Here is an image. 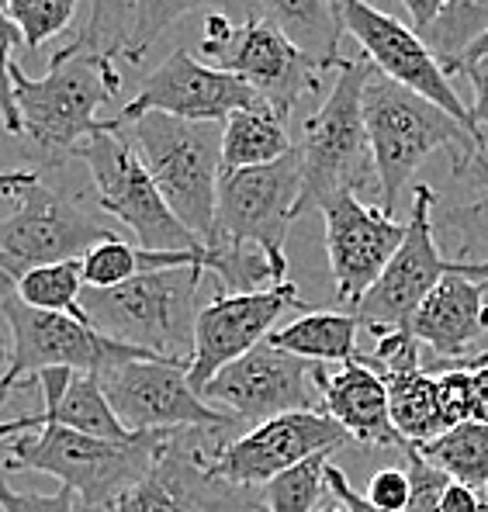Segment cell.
I'll return each mask as SVG.
<instances>
[{
	"mask_svg": "<svg viewBox=\"0 0 488 512\" xmlns=\"http://www.w3.org/2000/svg\"><path fill=\"white\" fill-rule=\"evenodd\" d=\"M11 80L21 135H28V146H32L28 153L42 167H59L73 160L80 142L122 125V118H111V122L97 118V108L122 90V73L115 70V59L97 56L77 39L52 52L49 70L42 77H28L14 63Z\"/></svg>",
	"mask_w": 488,
	"mask_h": 512,
	"instance_id": "obj_1",
	"label": "cell"
},
{
	"mask_svg": "<svg viewBox=\"0 0 488 512\" xmlns=\"http://www.w3.org/2000/svg\"><path fill=\"white\" fill-rule=\"evenodd\" d=\"M437 381H440V412H444V426L454 429L468 423L475 416V381L471 371L461 360H440L437 357Z\"/></svg>",
	"mask_w": 488,
	"mask_h": 512,
	"instance_id": "obj_36",
	"label": "cell"
},
{
	"mask_svg": "<svg viewBox=\"0 0 488 512\" xmlns=\"http://www.w3.org/2000/svg\"><path fill=\"white\" fill-rule=\"evenodd\" d=\"M364 122L371 135L374 170H378V205L388 215L402 208L412 177L430 156L450 153V167L461 173L482 149L471 128H464L440 104L426 101L416 90L374 73L364 90Z\"/></svg>",
	"mask_w": 488,
	"mask_h": 512,
	"instance_id": "obj_2",
	"label": "cell"
},
{
	"mask_svg": "<svg viewBox=\"0 0 488 512\" xmlns=\"http://www.w3.org/2000/svg\"><path fill=\"white\" fill-rule=\"evenodd\" d=\"M485 353H488V350H485Z\"/></svg>",
	"mask_w": 488,
	"mask_h": 512,
	"instance_id": "obj_54",
	"label": "cell"
},
{
	"mask_svg": "<svg viewBox=\"0 0 488 512\" xmlns=\"http://www.w3.org/2000/svg\"><path fill=\"white\" fill-rule=\"evenodd\" d=\"M457 243V260H488V191L437 218Z\"/></svg>",
	"mask_w": 488,
	"mask_h": 512,
	"instance_id": "obj_35",
	"label": "cell"
},
{
	"mask_svg": "<svg viewBox=\"0 0 488 512\" xmlns=\"http://www.w3.org/2000/svg\"><path fill=\"white\" fill-rule=\"evenodd\" d=\"M225 122H184L170 115H142L132 122V142L160 194L201 243L215 232L222 184Z\"/></svg>",
	"mask_w": 488,
	"mask_h": 512,
	"instance_id": "obj_6",
	"label": "cell"
},
{
	"mask_svg": "<svg viewBox=\"0 0 488 512\" xmlns=\"http://www.w3.org/2000/svg\"><path fill=\"white\" fill-rule=\"evenodd\" d=\"M464 367L471 371V381H475V416L478 423H488V353H475V357H464Z\"/></svg>",
	"mask_w": 488,
	"mask_h": 512,
	"instance_id": "obj_44",
	"label": "cell"
},
{
	"mask_svg": "<svg viewBox=\"0 0 488 512\" xmlns=\"http://www.w3.org/2000/svg\"><path fill=\"white\" fill-rule=\"evenodd\" d=\"M461 73L471 80V90H475V101H471V118H475V128H478V139H482V146H488V56L461 63Z\"/></svg>",
	"mask_w": 488,
	"mask_h": 512,
	"instance_id": "obj_41",
	"label": "cell"
},
{
	"mask_svg": "<svg viewBox=\"0 0 488 512\" xmlns=\"http://www.w3.org/2000/svg\"><path fill=\"white\" fill-rule=\"evenodd\" d=\"M39 177V170H14V173H0V198H14L25 184Z\"/></svg>",
	"mask_w": 488,
	"mask_h": 512,
	"instance_id": "obj_48",
	"label": "cell"
},
{
	"mask_svg": "<svg viewBox=\"0 0 488 512\" xmlns=\"http://www.w3.org/2000/svg\"><path fill=\"white\" fill-rule=\"evenodd\" d=\"M0 315H4L7 336H11V364H7L4 374H11L14 381H28L42 371H73L90 374V378H108L115 367L153 357L146 350L108 340L90 322H80L73 315L28 308L18 295L4 298Z\"/></svg>",
	"mask_w": 488,
	"mask_h": 512,
	"instance_id": "obj_12",
	"label": "cell"
},
{
	"mask_svg": "<svg viewBox=\"0 0 488 512\" xmlns=\"http://www.w3.org/2000/svg\"><path fill=\"white\" fill-rule=\"evenodd\" d=\"M80 0H4L7 18L18 25L25 49L39 52L45 42L56 39L59 32H66L77 14Z\"/></svg>",
	"mask_w": 488,
	"mask_h": 512,
	"instance_id": "obj_34",
	"label": "cell"
},
{
	"mask_svg": "<svg viewBox=\"0 0 488 512\" xmlns=\"http://www.w3.org/2000/svg\"><path fill=\"white\" fill-rule=\"evenodd\" d=\"M177 433V429H174ZM170 433H135L129 440H101L63 423H49L35 433H21L7 447V471L52 474L59 485L73 488L87 509L118 499L156 471Z\"/></svg>",
	"mask_w": 488,
	"mask_h": 512,
	"instance_id": "obj_4",
	"label": "cell"
},
{
	"mask_svg": "<svg viewBox=\"0 0 488 512\" xmlns=\"http://www.w3.org/2000/svg\"><path fill=\"white\" fill-rule=\"evenodd\" d=\"M201 447V429H177L170 433V443L163 450L156 471L146 481H139L118 499L90 512H194L191 495H187V471Z\"/></svg>",
	"mask_w": 488,
	"mask_h": 512,
	"instance_id": "obj_23",
	"label": "cell"
},
{
	"mask_svg": "<svg viewBox=\"0 0 488 512\" xmlns=\"http://www.w3.org/2000/svg\"><path fill=\"white\" fill-rule=\"evenodd\" d=\"M336 84L319 104V111L302 125L298 153H302V198L295 218L322 212L336 194H378L371 135L364 122V90L374 80V63L367 56L343 59L336 66Z\"/></svg>",
	"mask_w": 488,
	"mask_h": 512,
	"instance_id": "obj_3",
	"label": "cell"
},
{
	"mask_svg": "<svg viewBox=\"0 0 488 512\" xmlns=\"http://www.w3.org/2000/svg\"><path fill=\"white\" fill-rule=\"evenodd\" d=\"M104 239H115V232L45 184L39 173L14 194V212L0 218V305L25 274L49 263L80 260Z\"/></svg>",
	"mask_w": 488,
	"mask_h": 512,
	"instance_id": "obj_8",
	"label": "cell"
},
{
	"mask_svg": "<svg viewBox=\"0 0 488 512\" xmlns=\"http://www.w3.org/2000/svg\"><path fill=\"white\" fill-rule=\"evenodd\" d=\"M367 502L385 512H405L409 509V495H412V485H409V474L399 471V468H385L371 478L367 485Z\"/></svg>",
	"mask_w": 488,
	"mask_h": 512,
	"instance_id": "obj_40",
	"label": "cell"
},
{
	"mask_svg": "<svg viewBox=\"0 0 488 512\" xmlns=\"http://www.w3.org/2000/svg\"><path fill=\"white\" fill-rule=\"evenodd\" d=\"M80 260H84V284L90 291L118 288V284L153 270V253L142 250V246L125 243V239H118V236L97 243L94 250L84 253Z\"/></svg>",
	"mask_w": 488,
	"mask_h": 512,
	"instance_id": "obj_33",
	"label": "cell"
},
{
	"mask_svg": "<svg viewBox=\"0 0 488 512\" xmlns=\"http://www.w3.org/2000/svg\"><path fill=\"white\" fill-rule=\"evenodd\" d=\"M0 509L4 512H90L73 488L59 485L56 492H18L0 478Z\"/></svg>",
	"mask_w": 488,
	"mask_h": 512,
	"instance_id": "obj_39",
	"label": "cell"
},
{
	"mask_svg": "<svg viewBox=\"0 0 488 512\" xmlns=\"http://www.w3.org/2000/svg\"><path fill=\"white\" fill-rule=\"evenodd\" d=\"M488 32V0H447L440 18L423 32L444 70H461L464 52Z\"/></svg>",
	"mask_w": 488,
	"mask_h": 512,
	"instance_id": "obj_30",
	"label": "cell"
},
{
	"mask_svg": "<svg viewBox=\"0 0 488 512\" xmlns=\"http://www.w3.org/2000/svg\"><path fill=\"white\" fill-rule=\"evenodd\" d=\"M267 104L246 80L208 66L191 49H174L146 80L139 94L122 108V122L132 125L142 115H170L184 122H229L236 111Z\"/></svg>",
	"mask_w": 488,
	"mask_h": 512,
	"instance_id": "obj_16",
	"label": "cell"
},
{
	"mask_svg": "<svg viewBox=\"0 0 488 512\" xmlns=\"http://www.w3.org/2000/svg\"><path fill=\"white\" fill-rule=\"evenodd\" d=\"M340 14H343V28L354 35V42L364 49V56L371 59L381 77L395 80V84L423 94L426 101L440 104L447 115H454L464 128H471L478 139L471 108L461 101V94L447 80L444 63L423 42V35L416 28L392 18V14L378 11L367 0H340Z\"/></svg>",
	"mask_w": 488,
	"mask_h": 512,
	"instance_id": "obj_15",
	"label": "cell"
},
{
	"mask_svg": "<svg viewBox=\"0 0 488 512\" xmlns=\"http://www.w3.org/2000/svg\"><path fill=\"white\" fill-rule=\"evenodd\" d=\"M260 18L281 28L291 42L322 66H340V39H343V14L340 0H257Z\"/></svg>",
	"mask_w": 488,
	"mask_h": 512,
	"instance_id": "obj_24",
	"label": "cell"
},
{
	"mask_svg": "<svg viewBox=\"0 0 488 512\" xmlns=\"http://www.w3.org/2000/svg\"><path fill=\"white\" fill-rule=\"evenodd\" d=\"M405 457H409V485H412V495H409V509L405 512H440V502H444V492L450 488V474H444L437 464H430L416 447H405Z\"/></svg>",
	"mask_w": 488,
	"mask_h": 512,
	"instance_id": "obj_37",
	"label": "cell"
},
{
	"mask_svg": "<svg viewBox=\"0 0 488 512\" xmlns=\"http://www.w3.org/2000/svg\"><path fill=\"white\" fill-rule=\"evenodd\" d=\"M4 329H7V322H4V315H0V367L7 371V364H11V336H4Z\"/></svg>",
	"mask_w": 488,
	"mask_h": 512,
	"instance_id": "obj_49",
	"label": "cell"
},
{
	"mask_svg": "<svg viewBox=\"0 0 488 512\" xmlns=\"http://www.w3.org/2000/svg\"><path fill=\"white\" fill-rule=\"evenodd\" d=\"M122 128L125 122L108 128V132L90 135L73 153V160H80L87 167L97 208L118 218L135 236V243L149 253L201 250L205 243L170 212L167 198L160 194L156 180L149 177V170L142 167L139 153L122 135Z\"/></svg>",
	"mask_w": 488,
	"mask_h": 512,
	"instance_id": "obj_7",
	"label": "cell"
},
{
	"mask_svg": "<svg viewBox=\"0 0 488 512\" xmlns=\"http://www.w3.org/2000/svg\"><path fill=\"white\" fill-rule=\"evenodd\" d=\"M488 274H447L412 315L409 333L440 360H464L488 333Z\"/></svg>",
	"mask_w": 488,
	"mask_h": 512,
	"instance_id": "obj_21",
	"label": "cell"
},
{
	"mask_svg": "<svg viewBox=\"0 0 488 512\" xmlns=\"http://www.w3.org/2000/svg\"><path fill=\"white\" fill-rule=\"evenodd\" d=\"M457 177H461L468 187H482V191H488V146L478 149V153L471 156V163L457 173Z\"/></svg>",
	"mask_w": 488,
	"mask_h": 512,
	"instance_id": "obj_47",
	"label": "cell"
},
{
	"mask_svg": "<svg viewBox=\"0 0 488 512\" xmlns=\"http://www.w3.org/2000/svg\"><path fill=\"white\" fill-rule=\"evenodd\" d=\"M215 7V14H243V18H257V0H139V11H135V25H132V39L125 49V63L139 66L146 59V52L153 49V42L167 32L170 25H177L180 18L194 11H205Z\"/></svg>",
	"mask_w": 488,
	"mask_h": 512,
	"instance_id": "obj_28",
	"label": "cell"
},
{
	"mask_svg": "<svg viewBox=\"0 0 488 512\" xmlns=\"http://www.w3.org/2000/svg\"><path fill=\"white\" fill-rule=\"evenodd\" d=\"M347 440V429L333 423L326 412H288L232 436L205 471L229 485L264 488L277 474L291 471L315 454H333Z\"/></svg>",
	"mask_w": 488,
	"mask_h": 512,
	"instance_id": "obj_17",
	"label": "cell"
},
{
	"mask_svg": "<svg viewBox=\"0 0 488 512\" xmlns=\"http://www.w3.org/2000/svg\"><path fill=\"white\" fill-rule=\"evenodd\" d=\"M191 364L142 357L101 378L111 409L129 433H174V429H232V416L212 409L191 384Z\"/></svg>",
	"mask_w": 488,
	"mask_h": 512,
	"instance_id": "obj_13",
	"label": "cell"
},
{
	"mask_svg": "<svg viewBox=\"0 0 488 512\" xmlns=\"http://www.w3.org/2000/svg\"><path fill=\"white\" fill-rule=\"evenodd\" d=\"M291 135L284 118L277 115L270 104L260 108H246L225 122L222 128V170H250L267 167L291 153Z\"/></svg>",
	"mask_w": 488,
	"mask_h": 512,
	"instance_id": "obj_26",
	"label": "cell"
},
{
	"mask_svg": "<svg viewBox=\"0 0 488 512\" xmlns=\"http://www.w3.org/2000/svg\"><path fill=\"white\" fill-rule=\"evenodd\" d=\"M18 388H25L21 381H14L11 374H0V405L7 402V395L11 391H18ZM45 426V412H32V416H18V419H11V423H0V440H11V436H21V433H28V429H42Z\"/></svg>",
	"mask_w": 488,
	"mask_h": 512,
	"instance_id": "obj_42",
	"label": "cell"
},
{
	"mask_svg": "<svg viewBox=\"0 0 488 512\" xmlns=\"http://www.w3.org/2000/svg\"><path fill=\"white\" fill-rule=\"evenodd\" d=\"M485 512H488V495H485Z\"/></svg>",
	"mask_w": 488,
	"mask_h": 512,
	"instance_id": "obj_52",
	"label": "cell"
},
{
	"mask_svg": "<svg viewBox=\"0 0 488 512\" xmlns=\"http://www.w3.org/2000/svg\"><path fill=\"white\" fill-rule=\"evenodd\" d=\"M440 512H485V495L461 485V481H450L444 502H440Z\"/></svg>",
	"mask_w": 488,
	"mask_h": 512,
	"instance_id": "obj_45",
	"label": "cell"
},
{
	"mask_svg": "<svg viewBox=\"0 0 488 512\" xmlns=\"http://www.w3.org/2000/svg\"><path fill=\"white\" fill-rule=\"evenodd\" d=\"M402 4H405V11H409V18H412V28L423 35L426 28L440 18V11L447 7V0H402Z\"/></svg>",
	"mask_w": 488,
	"mask_h": 512,
	"instance_id": "obj_46",
	"label": "cell"
},
{
	"mask_svg": "<svg viewBox=\"0 0 488 512\" xmlns=\"http://www.w3.org/2000/svg\"><path fill=\"white\" fill-rule=\"evenodd\" d=\"M416 450L454 481L488 495V423L468 419Z\"/></svg>",
	"mask_w": 488,
	"mask_h": 512,
	"instance_id": "obj_27",
	"label": "cell"
},
{
	"mask_svg": "<svg viewBox=\"0 0 488 512\" xmlns=\"http://www.w3.org/2000/svg\"><path fill=\"white\" fill-rule=\"evenodd\" d=\"M329 454H315L309 461L295 464L291 471L267 481L264 492L267 512H319L322 495L329 492Z\"/></svg>",
	"mask_w": 488,
	"mask_h": 512,
	"instance_id": "obj_31",
	"label": "cell"
},
{
	"mask_svg": "<svg viewBox=\"0 0 488 512\" xmlns=\"http://www.w3.org/2000/svg\"><path fill=\"white\" fill-rule=\"evenodd\" d=\"M315 388L322 395V412L347 429L350 440L364 447H409L392 423L388 388L378 374L360 360L340 364L333 374L315 364Z\"/></svg>",
	"mask_w": 488,
	"mask_h": 512,
	"instance_id": "obj_22",
	"label": "cell"
},
{
	"mask_svg": "<svg viewBox=\"0 0 488 512\" xmlns=\"http://www.w3.org/2000/svg\"><path fill=\"white\" fill-rule=\"evenodd\" d=\"M326 256L336 281V301L350 312L367 298L405 243L409 222H399L381 205H364L357 194H336L322 205Z\"/></svg>",
	"mask_w": 488,
	"mask_h": 512,
	"instance_id": "obj_18",
	"label": "cell"
},
{
	"mask_svg": "<svg viewBox=\"0 0 488 512\" xmlns=\"http://www.w3.org/2000/svg\"><path fill=\"white\" fill-rule=\"evenodd\" d=\"M135 11H139V0H90L87 25L73 39L104 59L125 56L132 39Z\"/></svg>",
	"mask_w": 488,
	"mask_h": 512,
	"instance_id": "obj_32",
	"label": "cell"
},
{
	"mask_svg": "<svg viewBox=\"0 0 488 512\" xmlns=\"http://www.w3.org/2000/svg\"><path fill=\"white\" fill-rule=\"evenodd\" d=\"M288 308H309L302 305L295 284H277L267 291H253V295H215L198 312V329H194V357H191V384L194 391H205V384L229 367L232 360L246 357L267 343L274 333V322L281 319Z\"/></svg>",
	"mask_w": 488,
	"mask_h": 512,
	"instance_id": "obj_19",
	"label": "cell"
},
{
	"mask_svg": "<svg viewBox=\"0 0 488 512\" xmlns=\"http://www.w3.org/2000/svg\"><path fill=\"white\" fill-rule=\"evenodd\" d=\"M326 478H329V492H333V499H340L350 512H385V509L371 506V502H367V495H360L357 488L347 481V474L336 468V464H329Z\"/></svg>",
	"mask_w": 488,
	"mask_h": 512,
	"instance_id": "obj_43",
	"label": "cell"
},
{
	"mask_svg": "<svg viewBox=\"0 0 488 512\" xmlns=\"http://www.w3.org/2000/svg\"><path fill=\"white\" fill-rule=\"evenodd\" d=\"M485 56H488V32H485L482 39H478L475 45H471L468 52H464V59H461V63H468V59H485Z\"/></svg>",
	"mask_w": 488,
	"mask_h": 512,
	"instance_id": "obj_50",
	"label": "cell"
},
{
	"mask_svg": "<svg viewBox=\"0 0 488 512\" xmlns=\"http://www.w3.org/2000/svg\"><path fill=\"white\" fill-rule=\"evenodd\" d=\"M201 56L212 59L219 70L246 80L284 122L305 94L319 90V73L326 70L260 14L246 21L208 14Z\"/></svg>",
	"mask_w": 488,
	"mask_h": 512,
	"instance_id": "obj_10",
	"label": "cell"
},
{
	"mask_svg": "<svg viewBox=\"0 0 488 512\" xmlns=\"http://www.w3.org/2000/svg\"><path fill=\"white\" fill-rule=\"evenodd\" d=\"M302 198V153L298 146L284 160L267 167L222 173L219 212H215L212 243L257 246L267 253L277 284H288V229Z\"/></svg>",
	"mask_w": 488,
	"mask_h": 512,
	"instance_id": "obj_11",
	"label": "cell"
},
{
	"mask_svg": "<svg viewBox=\"0 0 488 512\" xmlns=\"http://www.w3.org/2000/svg\"><path fill=\"white\" fill-rule=\"evenodd\" d=\"M25 45L18 25L7 18V11L0 7V118H4L7 132L21 135V115H18V101H14V80H11V66H14V49Z\"/></svg>",
	"mask_w": 488,
	"mask_h": 512,
	"instance_id": "obj_38",
	"label": "cell"
},
{
	"mask_svg": "<svg viewBox=\"0 0 488 512\" xmlns=\"http://www.w3.org/2000/svg\"><path fill=\"white\" fill-rule=\"evenodd\" d=\"M84 291V260H63L25 274L18 288H14V295L25 301L28 308H39V312L73 315L80 322H90L84 305H80Z\"/></svg>",
	"mask_w": 488,
	"mask_h": 512,
	"instance_id": "obj_29",
	"label": "cell"
},
{
	"mask_svg": "<svg viewBox=\"0 0 488 512\" xmlns=\"http://www.w3.org/2000/svg\"><path fill=\"white\" fill-rule=\"evenodd\" d=\"M315 391V364L274 343H260L246 357L222 367L205 384L201 398L239 426L253 429L288 412H312L319 402Z\"/></svg>",
	"mask_w": 488,
	"mask_h": 512,
	"instance_id": "obj_14",
	"label": "cell"
},
{
	"mask_svg": "<svg viewBox=\"0 0 488 512\" xmlns=\"http://www.w3.org/2000/svg\"><path fill=\"white\" fill-rule=\"evenodd\" d=\"M201 267L146 270L108 291H84L90 326L108 340L146 350L163 360L191 364L194 329H198Z\"/></svg>",
	"mask_w": 488,
	"mask_h": 512,
	"instance_id": "obj_5",
	"label": "cell"
},
{
	"mask_svg": "<svg viewBox=\"0 0 488 512\" xmlns=\"http://www.w3.org/2000/svg\"><path fill=\"white\" fill-rule=\"evenodd\" d=\"M419 350H423V343L409 329H399V333L381 336L371 353L357 357L385 381L388 402H392V423L409 447H423V443L447 433L444 412H440V381L423 364Z\"/></svg>",
	"mask_w": 488,
	"mask_h": 512,
	"instance_id": "obj_20",
	"label": "cell"
},
{
	"mask_svg": "<svg viewBox=\"0 0 488 512\" xmlns=\"http://www.w3.org/2000/svg\"><path fill=\"white\" fill-rule=\"evenodd\" d=\"M319 512H350L347 506H343L340 499H333V502H322V509Z\"/></svg>",
	"mask_w": 488,
	"mask_h": 512,
	"instance_id": "obj_51",
	"label": "cell"
},
{
	"mask_svg": "<svg viewBox=\"0 0 488 512\" xmlns=\"http://www.w3.org/2000/svg\"><path fill=\"white\" fill-rule=\"evenodd\" d=\"M437 191L426 184H416L409 191V232L399 253L392 256L388 270L378 277L367 298L354 308V315L364 322V329L381 340L388 333L409 329L412 315L419 312L430 291L447 274H488V260H447L437 246Z\"/></svg>",
	"mask_w": 488,
	"mask_h": 512,
	"instance_id": "obj_9",
	"label": "cell"
},
{
	"mask_svg": "<svg viewBox=\"0 0 488 512\" xmlns=\"http://www.w3.org/2000/svg\"><path fill=\"white\" fill-rule=\"evenodd\" d=\"M360 329H364V322L354 312H315V308H309L295 322L274 329L267 343L281 346V350L295 353L309 364H350V360L360 357Z\"/></svg>",
	"mask_w": 488,
	"mask_h": 512,
	"instance_id": "obj_25",
	"label": "cell"
},
{
	"mask_svg": "<svg viewBox=\"0 0 488 512\" xmlns=\"http://www.w3.org/2000/svg\"><path fill=\"white\" fill-rule=\"evenodd\" d=\"M0 512H4V509H0Z\"/></svg>",
	"mask_w": 488,
	"mask_h": 512,
	"instance_id": "obj_53",
	"label": "cell"
}]
</instances>
